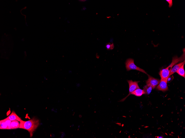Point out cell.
<instances>
[{
  "instance_id": "cell-1",
  "label": "cell",
  "mask_w": 185,
  "mask_h": 138,
  "mask_svg": "<svg viewBox=\"0 0 185 138\" xmlns=\"http://www.w3.org/2000/svg\"><path fill=\"white\" fill-rule=\"evenodd\" d=\"M19 129H25L28 131L30 137H32L34 131L39 125V120L34 118L27 121L22 120L20 122Z\"/></svg>"
},
{
  "instance_id": "cell-2",
  "label": "cell",
  "mask_w": 185,
  "mask_h": 138,
  "mask_svg": "<svg viewBox=\"0 0 185 138\" xmlns=\"http://www.w3.org/2000/svg\"><path fill=\"white\" fill-rule=\"evenodd\" d=\"M126 66L127 70L128 71L131 70H136L148 75L144 70L140 68L135 64L134 60L133 59H129L127 60L126 63Z\"/></svg>"
},
{
  "instance_id": "cell-3",
  "label": "cell",
  "mask_w": 185,
  "mask_h": 138,
  "mask_svg": "<svg viewBox=\"0 0 185 138\" xmlns=\"http://www.w3.org/2000/svg\"><path fill=\"white\" fill-rule=\"evenodd\" d=\"M128 82L129 86V93L128 95L125 98L123 99L120 102L124 101L130 95H131L132 92L137 89H139V87L138 85V83L139 81H133L132 80H128Z\"/></svg>"
},
{
  "instance_id": "cell-4",
  "label": "cell",
  "mask_w": 185,
  "mask_h": 138,
  "mask_svg": "<svg viewBox=\"0 0 185 138\" xmlns=\"http://www.w3.org/2000/svg\"><path fill=\"white\" fill-rule=\"evenodd\" d=\"M148 79L146 81L147 86L151 87L152 89H153L159 85L160 80L153 78V77L148 75Z\"/></svg>"
},
{
  "instance_id": "cell-5",
  "label": "cell",
  "mask_w": 185,
  "mask_h": 138,
  "mask_svg": "<svg viewBox=\"0 0 185 138\" xmlns=\"http://www.w3.org/2000/svg\"><path fill=\"white\" fill-rule=\"evenodd\" d=\"M167 80L161 79L159 85L157 87V89L162 92L167 91L168 89L167 85Z\"/></svg>"
},
{
  "instance_id": "cell-6",
  "label": "cell",
  "mask_w": 185,
  "mask_h": 138,
  "mask_svg": "<svg viewBox=\"0 0 185 138\" xmlns=\"http://www.w3.org/2000/svg\"><path fill=\"white\" fill-rule=\"evenodd\" d=\"M170 70L167 68L160 70L159 74L161 79L167 80L169 77Z\"/></svg>"
},
{
  "instance_id": "cell-7",
  "label": "cell",
  "mask_w": 185,
  "mask_h": 138,
  "mask_svg": "<svg viewBox=\"0 0 185 138\" xmlns=\"http://www.w3.org/2000/svg\"><path fill=\"white\" fill-rule=\"evenodd\" d=\"M183 54H184L183 55V56L180 57V58H178L177 56L174 57H173V58L172 63H171L170 65L169 66L167 67V68L169 70H170V71L171 69L172 68V67L174 65H175L178 62L181 61V60H183L184 59L185 56L184 55L183 56Z\"/></svg>"
},
{
  "instance_id": "cell-8",
  "label": "cell",
  "mask_w": 185,
  "mask_h": 138,
  "mask_svg": "<svg viewBox=\"0 0 185 138\" xmlns=\"http://www.w3.org/2000/svg\"><path fill=\"white\" fill-rule=\"evenodd\" d=\"M184 63H185V60L184 62L174 65L170 70L169 77L170 76L173 74L174 73L176 72Z\"/></svg>"
},
{
  "instance_id": "cell-9",
  "label": "cell",
  "mask_w": 185,
  "mask_h": 138,
  "mask_svg": "<svg viewBox=\"0 0 185 138\" xmlns=\"http://www.w3.org/2000/svg\"><path fill=\"white\" fill-rule=\"evenodd\" d=\"M7 118L12 121L17 120L20 122L22 120L17 115L16 113L14 111L12 112L11 114L7 117Z\"/></svg>"
},
{
  "instance_id": "cell-10",
  "label": "cell",
  "mask_w": 185,
  "mask_h": 138,
  "mask_svg": "<svg viewBox=\"0 0 185 138\" xmlns=\"http://www.w3.org/2000/svg\"><path fill=\"white\" fill-rule=\"evenodd\" d=\"M20 123L17 120L12 121L10 125V129H16L19 128Z\"/></svg>"
},
{
  "instance_id": "cell-11",
  "label": "cell",
  "mask_w": 185,
  "mask_h": 138,
  "mask_svg": "<svg viewBox=\"0 0 185 138\" xmlns=\"http://www.w3.org/2000/svg\"><path fill=\"white\" fill-rule=\"evenodd\" d=\"M145 92L143 90L139 89H137L131 93V94L134 95L136 96H140L143 94H145Z\"/></svg>"
},
{
  "instance_id": "cell-12",
  "label": "cell",
  "mask_w": 185,
  "mask_h": 138,
  "mask_svg": "<svg viewBox=\"0 0 185 138\" xmlns=\"http://www.w3.org/2000/svg\"><path fill=\"white\" fill-rule=\"evenodd\" d=\"M0 129H10L8 125L4 120L0 121Z\"/></svg>"
},
{
  "instance_id": "cell-13",
  "label": "cell",
  "mask_w": 185,
  "mask_h": 138,
  "mask_svg": "<svg viewBox=\"0 0 185 138\" xmlns=\"http://www.w3.org/2000/svg\"><path fill=\"white\" fill-rule=\"evenodd\" d=\"M184 64L185 63H184L176 72L179 75L183 77L184 78H185V72L184 69Z\"/></svg>"
},
{
  "instance_id": "cell-14",
  "label": "cell",
  "mask_w": 185,
  "mask_h": 138,
  "mask_svg": "<svg viewBox=\"0 0 185 138\" xmlns=\"http://www.w3.org/2000/svg\"><path fill=\"white\" fill-rule=\"evenodd\" d=\"M152 88L151 87L148 86H146L144 87L143 90L144 91L145 94H150L151 92Z\"/></svg>"
},
{
  "instance_id": "cell-15",
  "label": "cell",
  "mask_w": 185,
  "mask_h": 138,
  "mask_svg": "<svg viewBox=\"0 0 185 138\" xmlns=\"http://www.w3.org/2000/svg\"><path fill=\"white\" fill-rule=\"evenodd\" d=\"M106 48L107 50H112L114 49V44H111L110 43H109L106 44Z\"/></svg>"
},
{
  "instance_id": "cell-16",
  "label": "cell",
  "mask_w": 185,
  "mask_h": 138,
  "mask_svg": "<svg viewBox=\"0 0 185 138\" xmlns=\"http://www.w3.org/2000/svg\"><path fill=\"white\" fill-rule=\"evenodd\" d=\"M166 1H167L168 3H169V8H171L172 7V5H173V1L172 0H166Z\"/></svg>"
}]
</instances>
